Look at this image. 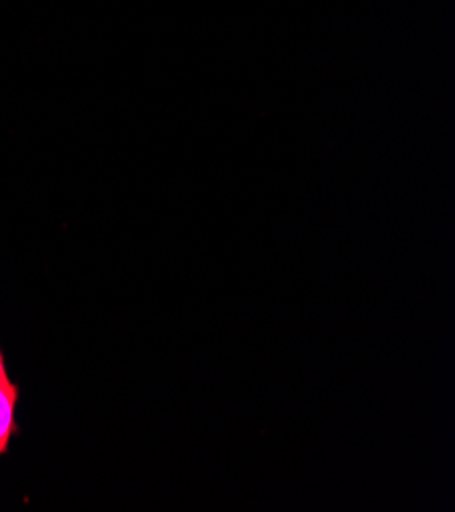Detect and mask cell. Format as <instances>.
I'll return each mask as SVG.
<instances>
[{
	"label": "cell",
	"instance_id": "obj_1",
	"mask_svg": "<svg viewBox=\"0 0 455 512\" xmlns=\"http://www.w3.org/2000/svg\"><path fill=\"white\" fill-rule=\"evenodd\" d=\"M19 398L17 384L7 376V372L0 374V453L9 449L11 437L17 431L15 425V404Z\"/></svg>",
	"mask_w": 455,
	"mask_h": 512
},
{
	"label": "cell",
	"instance_id": "obj_2",
	"mask_svg": "<svg viewBox=\"0 0 455 512\" xmlns=\"http://www.w3.org/2000/svg\"><path fill=\"white\" fill-rule=\"evenodd\" d=\"M3 372H7V370H5V360H3V353H0V374H3Z\"/></svg>",
	"mask_w": 455,
	"mask_h": 512
},
{
	"label": "cell",
	"instance_id": "obj_3",
	"mask_svg": "<svg viewBox=\"0 0 455 512\" xmlns=\"http://www.w3.org/2000/svg\"><path fill=\"white\" fill-rule=\"evenodd\" d=\"M0 455H3V453H0Z\"/></svg>",
	"mask_w": 455,
	"mask_h": 512
}]
</instances>
